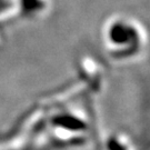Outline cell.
<instances>
[{"label":"cell","instance_id":"1","mask_svg":"<svg viewBox=\"0 0 150 150\" xmlns=\"http://www.w3.org/2000/svg\"><path fill=\"white\" fill-rule=\"evenodd\" d=\"M48 7V0H16V9L33 17L41 13Z\"/></svg>","mask_w":150,"mask_h":150},{"label":"cell","instance_id":"2","mask_svg":"<svg viewBox=\"0 0 150 150\" xmlns=\"http://www.w3.org/2000/svg\"><path fill=\"white\" fill-rule=\"evenodd\" d=\"M9 9H16V0H0V13Z\"/></svg>","mask_w":150,"mask_h":150}]
</instances>
